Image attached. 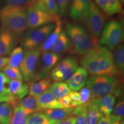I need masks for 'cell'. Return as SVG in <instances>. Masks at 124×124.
Returning a JSON list of instances; mask_svg holds the SVG:
<instances>
[{"label": "cell", "mask_w": 124, "mask_h": 124, "mask_svg": "<svg viewBox=\"0 0 124 124\" xmlns=\"http://www.w3.org/2000/svg\"><path fill=\"white\" fill-rule=\"evenodd\" d=\"M113 60L116 67L121 74L124 71V46L121 44L113 50Z\"/></svg>", "instance_id": "obj_28"}, {"label": "cell", "mask_w": 124, "mask_h": 124, "mask_svg": "<svg viewBox=\"0 0 124 124\" xmlns=\"http://www.w3.org/2000/svg\"><path fill=\"white\" fill-rule=\"evenodd\" d=\"M70 47L71 41L66 31H62L50 51L54 53L60 55L67 52L70 50Z\"/></svg>", "instance_id": "obj_21"}, {"label": "cell", "mask_w": 124, "mask_h": 124, "mask_svg": "<svg viewBox=\"0 0 124 124\" xmlns=\"http://www.w3.org/2000/svg\"><path fill=\"white\" fill-rule=\"evenodd\" d=\"M27 7H16L6 5L0 11L1 30L19 36L28 29L27 23Z\"/></svg>", "instance_id": "obj_2"}, {"label": "cell", "mask_w": 124, "mask_h": 124, "mask_svg": "<svg viewBox=\"0 0 124 124\" xmlns=\"http://www.w3.org/2000/svg\"><path fill=\"white\" fill-rule=\"evenodd\" d=\"M59 19V16L48 13L36 0H34L27 7V28L29 29L55 23Z\"/></svg>", "instance_id": "obj_6"}, {"label": "cell", "mask_w": 124, "mask_h": 124, "mask_svg": "<svg viewBox=\"0 0 124 124\" xmlns=\"http://www.w3.org/2000/svg\"><path fill=\"white\" fill-rule=\"evenodd\" d=\"M105 15L95 3L91 1L84 21L87 31L96 44H98L99 38L105 24Z\"/></svg>", "instance_id": "obj_8"}, {"label": "cell", "mask_w": 124, "mask_h": 124, "mask_svg": "<svg viewBox=\"0 0 124 124\" xmlns=\"http://www.w3.org/2000/svg\"><path fill=\"white\" fill-rule=\"evenodd\" d=\"M113 113L110 115L113 123L115 121H124V101L120 99L116 103L112 111Z\"/></svg>", "instance_id": "obj_31"}, {"label": "cell", "mask_w": 124, "mask_h": 124, "mask_svg": "<svg viewBox=\"0 0 124 124\" xmlns=\"http://www.w3.org/2000/svg\"><path fill=\"white\" fill-rule=\"evenodd\" d=\"M88 78V72L83 67H78L72 76L66 81L71 91H78L84 87Z\"/></svg>", "instance_id": "obj_15"}, {"label": "cell", "mask_w": 124, "mask_h": 124, "mask_svg": "<svg viewBox=\"0 0 124 124\" xmlns=\"http://www.w3.org/2000/svg\"><path fill=\"white\" fill-rule=\"evenodd\" d=\"M13 108L10 103H0V124H9L13 114Z\"/></svg>", "instance_id": "obj_29"}, {"label": "cell", "mask_w": 124, "mask_h": 124, "mask_svg": "<svg viewBox=\"0 0 124 124\" xmlns=\"http://www.w3.org/2000/svg\"><path fill=\"white\" fill-rule=\"evenodd\" d=\"M97 124H113V121L110 116L103 115L100 118Z\"/></svg>", "instance_id": "obj_41"}, {"label": "cell", "mask_w": 124, "mask_h": 124, "mask_svg": "<svg viewBox=\"0 0 124 124\" xmlns=\"http://www.w3.org/2000/svg\"><path fill=\"white\" fill-rule=\"evenodd\" d=\"M98 107L102 114L104 116H110L115 105L116 97L113 94H108L100 98L92 99Z\"/></svg>", "instance_id": "obj_18"}, {"label": "cell", "mask_w": 124, "mask_h": 124, "mask_svg": "<svg viewBox=\"0 0 124 124\" xmlns=\"http://www.w3.org/2000/svg\"><path fill=\"white\" fill-rule=\"evenodd\" d=\"M58 122L51 120L43 111H38L28 116L25 124H56Z\"/></svg>", "instance_id": "obj_27"}, {"label": "cell", "mask_w": 124, "mask_h": 124, "mask_svg": "<svg viewBox=\"0 0 124 124\" xmlns=\"http://www.w3.org/2000/svg\"><path fill=\"white\" fill-rule=\"evenodd\" d=\"M66 29L71 41L70 53L83 56L98 44L93 40L87 29L80 25L68 23Z\"/></svg>", "instance_id": "obj_4"}, {"label": "cell", "mask_w": 124, "mask_h": 124, "mask_svg": "<svg viewBox=\"0 0 124 124\" xmlns=\"http://www.w3.org/2000/svg\"><path fill=\"white\" fill-rule=\"evenodd\" d=\"M59 101L61 104L63 105L64 108H71V100L69 95H66L63 98H62L60 100H59Z\"/></svg>", "instance_id": "obj_40"}, {"label": "cell", "mask_w": 124, "mask_h": 124, "mask_svg": "<svg viewBox=\"0 0 124 124\" xmlns=\"http://www.w3.org/2000/svg\"><path fill=\"white\" fill-rule=\"evenodd\" d=\"M56 124H76V117L74 116H71L64 120L58 122Z\"/></svg>", "instance_id": "obj_42"}, {"label": "cell", "mask_w": 124, "mask_h": 124, "mask_svg": "<svg viewBox=\"0 0 124 124\" xmlns=\"http://www.w3.org/2000/svg\"><path fill=\"white\" fill-rule=\"evenodd\" d=\"M58 5L59 13L61 16H66L71 0H56Z\"/></svg>", "instance_id": "obj_38"}, {"label": "cell", "mask_w": 124, "mask_h": 124, "mask_svg": "<svg viewBox=\"0 0 124 124\" xmlns=\"http://www.w3.org/2000/svg\"><path fill=\"white\" fill-rule=\"evenodd\" d=\"M9 95H6L0 94V103L3 102H9Z\"/></svg>", "instance_id": "obj_44"}, {"label": "cell", "mask_w": 124, "mask_h": 124, "mask_svg": "<svg viewBox=\"0 0 124 124\" xmlns=\"http://www.w3.org/2000/svg\"><path fill=\"white\" fill-rule=\"evenodd\" d=\"M40 55L41 53L38 49L24 52V58L20 66V70L24 82H29L33 79Z\"/></svg>", "instance_id": "obj_11"}, {"label": "cell", "mask_w": 124, "mask_h": 124, "mask_svg": "<svg viewBox=\"0 0 124 124\" xmlns=\"http://www.w3.org/2000/svg\"><path fill=\"white\" fill-rule=\"evenodd\" d=\"M91 90L92 99L100 98L108 94L116 97L122 94V80L118 76L91 75L86 82Z\"/></svg>", "instance_id": "obj_3"}, {"label": "cell", "mask_w": 124, "mask_h": 124, "mask_svg": "<svg viewBox=\"0 0 124 124\" xmlns=\"http://www.w3.org/2000/svg\"><path fill=\"white\" fill-rule=\"evenodd\" d=\"M48 13L55 16H59L58 5L56 0H36Z\"/></svg>", "instance_id": "obj_33"}, {"label": "cell", "mask_w": 124, "mask_h": 124, "mask_svg": "<svg viewBox=\"0 0 124 124\" xmlns=\"http://www.w3.org/2000/svg\"><path fill=\"white\" fill-rule=\"evenodd\" d=\"M100 44L108 50H114L122 44L124 37V25L121 21L111 20L105 24L101 34Z\"/></svg>", "instance_id": "obj_5"}, {"label": "cell", "mask_w": 124, "mask_h": 124, "mask_svg": "<svg viewBox=\"0 0 124 124\" xmlns=\"http://www.w3.org/2000/svg\"><path fill=\"white\" fill-rule=\"evenodd\" d=\"M10 80L2 72L0 71V94L9 95V85Z\"/></svg>", "instance_id": "obj_36"}, {"label": "cell", "mask_w": 124, "mask_h": 124, "mask_svg": "<svg viewBox=\"0 0 124 124\" xmlns=\"http://www.w3.org/2000/svg\"><path fill=\"white\" fill-rule=\"evenodd\" d=\"M62 31V23L60 19L56 22V26L52 32L49 34L48 38L38 49L40 53L43 54L48 52L52 48Z\"/></svg>", "instance_id": "obj_20"}, {"label": "cell", "mask_w": 124, "mask_h": 124, "mask_svg": "<svg viewBox=\"0 0 124 124\" xmlns=\"http://www.w3.org/2000/svg\"><path fill=\"white\" fill-rule=\"evenodd\" d=\"M79 94L80 97L79 106L88 105L92 100L91 90L88 87L86 86L82 88Z\"/></svg>", "instance_id": "obj_35"}, {"label": "cell", "mask_w": 124, "mask_h": 124, "mask_svg": "<svg viewBox=\"0 0 124 124\" xmlns=\"http://www.w3.org/2000/svg\"><path fill=\"white\" fill-rule=\"evenodd\" d=\"M24 56V50L21 46L15 47L10 54L7 66L18 69L22 63Z\"/></svg>", "instance_id": "obj_26"}, {"label": "cell", "mask_w": 124, "mask_h": 124, "mask_svg": "<svg viewBox=\"0 0 124 124\" xmlns=\"http://www.w3.org/2000/svg\"><path fill=\"white\" fill-rule=\"evenodd\" d=\"M19 36L0 29V56L10 55L17 44Z\"/></svg>", "instance_id": "obj_13"}, {"label": "cell", "mask_w": 124, "mask_h": 124, "mask_svg": "<svg viewBox=\"0 0 124 124\" xmlns=\"http://www.w3.org/2000/svg\"><path fill=\"white\" fill-rule=\"evenodd\" d=\"M0 1H1V0H0Z\"/></svg>", "instance_id": "obj_47"}, {"label": "cell", "mask_w": 124, "mask_h": 124, "mask_svg": "<svg viewBox=\"0 0 124 124\" xmlns=\"http://www.w3.org/2000/svg\"><path fill=\"white\" fill-rule=\"evenodd\" d=\"M120 1H121V2L123 3V2H124V0H120Z\"/></svg>", "instance_id": "obj_46"}, {"label": "cell", "mask_w": 124, "mask_h": 124, "mask_svg": "<svg viewBox=\"0 0 124 124\" xmlns=\"http://www.w3.org/2000/svg\"><path fill=\"white\" fill-rule=\"evenodd\" d=\"M103 116L98 107L93 100L87 105L86 114L87 124H97L100 118Z\"/></svg>", "instance_id": "obj_24"}, {"label": "cell", "mask_w": 124, "mask_h": 124, "mask_svg": "<svg viewBox=\"0 0 124 124\" xmlns=\"http://www.w3.org/2000/svg\"><path fill=\"white\" fill-rule=\"evenodd\" d=\"M96 5L105 14L112 16L122 12V2L120 0H95Z\"/></svg>", "instance_id": "obj_17"}, {"label": "cell", "mask_w": 124, "mask_h": 124, "mask_svg": "<svg viewBox=\"0 0 124 124\" xmlns=\"http://www.w3.org/2000/svg\"><path fill=\"white\" fill-rule=\"evenodd\" d=\"M71 100V106L72 108H75L79 106L80 97L78 91H71L69 94Z\"/></svg>", "instance_id": "obj_39"}, {"label": "cell", "mask_w": 124, "mask_h": 124, "mask_svg": "<svg viewBox=\"0 0 124 124\" xmlns=\"http://www.w3.org/2000/svg\"><path fill=\"white\" fill-rule=\"evenodd\" d=\"M87 105H80L74 108L72 115L76 117V124H87Z\"/></svg>", "instance_id": "obj_32"}, {"label": "cell", "mask_w": 124, "mask_h": 124, "mask_svg": "<svg viewBox=\"0 0 124 124\" xmlns=\"http://www.w3.org/2000/svg\"><path fill=\"white\" fill-rule=\"evenodd\" d=\"M78 63L75 57L68 56L57 63L51 72V78L55 82H63L69 79L77 68Z\"/></svg>", "instance_id": "obj_9"}, {"label": "cell", "mask_w": 124, "mask_h": 124, "mask_svg": "<svg viewBox=\"0 0 124 124\" xmlns=\"http://www.w3.org/2000/svg\"><path fill=\"white\" fill-rule=\"evenodd\" d=\"M17 105L21 107L28 116L33 113L41 111L38 105V98L30 95L24 98Z\"/></svg>", "instance_id": "obj_22"}, {"label": "cell", "mask_w": 124, "mask_h": 124, "mask_svg": "<svg viewBox=\"0 0 124 124\" xmlns=\"http://www.w3.org/2000/svg\"><path fill=\"white\" fill-rule=\"evenodd\" d=\"M80 63L91 75L120 77L122 75L114 64L111 51L100 44L94 46L83 55Z\"/></svg>", "instance_id": "obj_1"}, {"label": "cell", "mask_w": 124, "mask_h": 124, "mask_svg": "<svg viewBox=\"0 0 124 124\" xmlns=\"http://www.w3.org/2000/svg\"><path fill=\"white\" fill-rule=\"evenodd\" d=\"M92 0H72L70 10V17L75 21H84Z\"/></svg>", "instance_id": "obj_14"}, {"label": "cell", "mask_w": 124, "mask_h": 124, "mask_svg": "<svg viewBox=\"0 0 124 124\" xmlns=\"http://www.w3.org/2000/svg\"><path fill=\"white\" fill-rule=\"evenodd\" d=\"M60 59V55L54 52H46L42 54L41 57H40L33 79L30 82L38 81L47 77L48 74L56 65Z\"/></svg>", "instance_id": "obj_10"}, {"label": "cell", "mask_w": 124, "mask_h": 124, "mask_svg": "<svg viewBox=\"0 0 124 124\" xmlns=\"http://www.w3.org/2000/svg\"><path fill=\"white\" fill-rule=\"evenodd\" d=\"M55 26L56 23H51L25 32L21 40V47L25 51L38 49L52 32Z\"/></svg>", "instance_id": "obj_7"}, {"label": "cell", "mask_w": 124, "mask_h": 124, "mask_svg": "<svg viewBox=\"0 0 124 124\" xmlns=\"http://www.w3.org/2000/svg\"><path fill=\"white\" fill-rule=\"evenodd\" d=\"M28 116L21 107L17 105L13 110V114L9 124H25Z\"/></svg>", "instance_id": "obj_30"}, {"label": "cell", "mask_w": 124, "mask_h": 124, "mask_svg": "<svg viewBox=\"0 0 124 124\" xmlns=\"http://www.w3.org/2000/svg\"><path fill=\"white\" fill-rule=\"evenodd\" d=\"M34 0H5L6 5L16 7H28Z\"/></svg>", "instance_id": "obj_37"}, {"label": "cell", "mask_w": 124, "mask_h": 124, "mask_svg": "<svg viewBox=\"0 0 124 124\" xmlns=\"http://www.w3.org/2000/svg\"><path fill=\"white\" fill-rule=\"evenodd\" d=\"M49 90L52 95L58 101L64 96L69 95L72 91L66 83L62 82H55L51 84Z\"/></svg>", "instance_id": "obj_25"}, {"label": "cell", "mask_w": 124, "mask_h": 124, "mask_svg": "<svg viewBox=\"0 0 124 124\" xmlns=\"http://www.w3.org/2000/svg\"><path fill=\"white\" fill-rule=\"evenodd\" d=\"M38 102L41 111L66 108L52 95L49 89L46 90L38 98Z\"/></svg>", "instance_id": "obj_16"}, {"label": "cell", "mask_w": 124, "mask_h": 124, "mask_svg": "<svg viewBox=\"0 0 124 124\" xmlns=\"http://www.w3.org/2000/svg\"><path fill=\"white\" fill-rule=\"evenodd\" d=\"M74 108H56L44 110V113L47 115L51 120L57 122L62 121L67 118L72 116Z\"/></svg>", "instance_id": "obj_23"}, {"label": "cell", "mask_w": 124, "mask_h": 124, "mask_svg": "<svg viewBox=\"0 0 124 124\" xmlns=\"http://www.w3.org/2000/svg\"><path fill=\"white\" fill-rule=\"evenodd\" d=\"M113 124H124V121H115L113 122Z\"/></svg>", "instance_id": "obj_45"}, {"label": "cell", "mask_w": 124, "mask_h": 124, "mask_svg": "<svg viewBox=\"0 0 124 124\" xmlns=\"http://www.w3.org/2000/svg\"><path fill=\"white\" fill-rule=\"evenodd\" d=\"M29 93L30 95L38 98L48 89L51 85V79L48 77L44 78L35 82H29L28 83Z\"/></svg>", "instance_id": "obj_19"}, {"label": "cell", "mask_w": 124, "mask_h": 124, "mask_svg": "<svg viewBox=\"0 0 124 124\" xmlns=\"http://www.w3.org/2000/svg\"><path fill=\"white\" fill-rule=\"evenodd\" d=\"M10 80H23V76L21 71L18 69L6 66L0 70Z\"/></svg>", "instance_id": "obj_34"}, {"label": "cell", "mask_w": 124, "mask_h": 124, "mask_svg": "<svg viewBox=\"0 0 124 124\" xmlns=\"http://www.w3.org/2000/svg\"><path fill=\"white\" fill-rule=\"evenodd\" d=\"M8 63V58L6 56H0V70L7 66Z\"/></svg>", "instance_id": "obj_43"}, {"label": "cell", "mask_w": 124, "mask_h": 124, "mask_svg": "<svg viewBox=\"0 0 124 124\" xmlns=\"http://www.w3.org/2000/svg\"><path fill=\"white\" fill-rule=\"evenodd\" d=\"M9 101L10 103L15 108L21 100L29 93L28 85L20 80H10L9 85Z\"/></svg>", "instance_id": "obj_12"}]
</instances>
